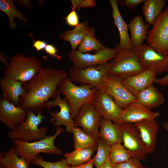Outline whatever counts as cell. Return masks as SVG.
<instances>
[{"label": "cell", "mask_w": 168, "mask_h": 168, "mask_svg": "<svg viewBox=\"0 0 168 168\" xmlns=\"http://www.w3.org/2000/svg\"><path fill=\"white\" fill-rule=\"evenodd\" d=\"M68 75L60 69L42 68L30 80L23 84L25 92L18 105L36 114L42 112L49 99L55 97L60 83Z\"/></svg>", "instance_id": "cell-1"}, {"label": "cell", "mask_w": 168, "mask_h": 168, "mask_svg": "<svg viewBox=\"0 0 168 168\" xmlns=\"http://www.w3.org/2000/svg\"><path fill=\"white\" fill-rule=\"evenodd\" d=\"M96 89V88L88 84L77 86L67 77L60 83L58 92L67 100L71 116L74 120L82 106L92 104Z\"/></svg>", "instance_id": "cell-2"}, {"label": "cell", "mask_w": 168, "mask_h": 168, "mask_svg": "<svg viewBox=\"0 0 168 168\" xmlns=\"http://www.w3.org/2000/svg\"><path fill=\"white\" fill-rule=\"evenodd\" d=\"M64 131L61 127L57 128L55 133L52 136H46L39 140L25 142L18 140H12L16 154L24 158L30 165L32 160L40 153L46 154L60 155L63 152L54 144L57 137Z\"/></svg>", "instance_id": "cell-3"}, {"label": "cell", "mask_w": 168, "mask_h": 168, "mask_svg": "<svg viewBox=\"0 0 168 168\" xmlns=\"http://www.w3.org/2000/svg\"><path fill=\"white\" fill-rule=\"evenodd\" d=\"M43 68L41 61L35 56H26L18 53L10 58L3 72V77L20 81L23 84L30 80Z\"/></svg>", "instance_id": "cell-4"}, {"label": "cell", "mask_w": 168, "mask_h": 168, "mask_svg": "<svg viewBox=\"0 0 168 168\" xmlns=\"http://www.w3.org/2000/svg\"><path fill=\"white\" fill-rule=\"evenodd\" d=\"M44 119L42 112L36 114L27 110L25 120L11 130L7 133V136L12 140H18L25 142L42 139L47 136V128L45 126L39 127Z\"/></svg>", "instance_id": "cell-5"}, {"label": "cell", "mask_w": 168, "mask_h": 168, "mask_svg": "<svg viewBox=\"0 0 168 168\" xmlns=\"http://www.w3.org/2000/svg\"><path fill=\"white\" fill-rule=\"evenodd\" d=\"M115 57L109 63L108 74L122 79L136 74L145 69L140 63L137 55L133 50L119 48Z\"/></svg>", "instance_id": "cell-6"}, {"label": "cell", "mask_w": 168, "mask_h": 168, "mask_svg": "<svg viewBox=\"0 0 168 168\" xmlns=\"http://www.w3.org/2000/svg\"><path fill=\"white\" fill-rule=\"evenodd\" d=\"M146 39L148 44L156 52L168 56V5L156 18Z\"/></svg>", "instance_id": "cell-7"}, {"label": "cell", "mask_w": 168, "mask_h": 168, "mask_svg": "<svg viewBox=\"0 0 168 168\" xmlns=\"http://www.w3.org/2000/svg\"><path fill=\"white\" fill-rule=\"evenodd\" d=\"M109 63L85 68L73 66L69 69L68 77L73 82L88 84L102 89L108 75Z\"/></svg>", "instance_id": "cell-8"}, {"label": "cell", "mask_w": 168, "mask_h": 168, "mask_svg": "<svg viewBox=\"0 0 168 168\" xmlns=\"http://www.w3.org/2000/svg\"><path fill=\"white\" fill-rule=\"evenodd\" d=\"M48 109L51 118L50 122L57 127L61 125L66 127L68 132L72 133L73 128L77 127L71 114L70 108L65 97L62 99L58 91L53 100L48 101L45 105Z\"/></svg>", "instance_id": "cell-9"}, {"label": "cell", "mask_w": 168, "mask_h": 168, "mask_svg": "<svg viewBox=\"0 0 168 168\" xmlns=\"http://www.w3.org/2000/svg\"><path fill=\"white\" fill-rule=\"evenodd\" d=\"M117 49L107 48L96 52L94 54L83 53L77 50H72L68 57L74 66L80 68L93 67L105 64L115 56Z\"/></svg>", "instance_id": "cell-10"}, {"label": "cell", "mask_w": 168, "mask_h": 168, "mask_svg": "<svg viewBox=\"0 0 168 168\" xmlns=\"http://www.w3.org/2000/svg\"><path fill=\"white\" fill-rule=\"evenodd\" d=\"M138 61L145 69L157 74L168 72V58L156 52L148 44H142L133 48Z\"/></svg>", "instance_id": "cell-11"}, {"label": "cell", "mask_w": 168, "mask_h": 168, "mask_svg": "<svg viewBox=\"0 0 168 168\" xmlns=\"http://www.w3.org/2000/svg\"><path fill=\"white\" fill-rule=\"evenodd\" d=\"M119 126L123 135V145L131 157L139 161L146 159L148 153L135 125L123 123Z\"/></svg>", "instance_id": "cell-12"}, {"label": "cell", "mask_w": 168, "mask_h": 168, "mask_svg": "<svg viewBox=\"0 0 168 168\" xmlns=\"http://www.w3.org/2000/svg\"><path fill=\"white\" fill-rule=\"evenodd\" d=\"M113 97L104 90L96 88L92 104L101 117L121 124L120 118L122 109Z\"/></svg>", "instance_id": "cell-13"}, {"label": "cell", "mask_w": 168, "mask_h": 168, "mask_svg": "<svg viewBox=\"0 0 168 168\" xmlns=\"http://www.w3.org/2000/svg\"><path fill=\"white\" fill-rule=\"evenodd\" d=\"M101 117L92 104L82 106L74 119L86 133L96 140L99 138V128Z\"/></svg>", "instance_id": "cell-14"}, {"label": "cell", "mask_w": 168, "mask_h": 168, "mask_svg": "<svg viewBox=\"0 0 168 168\" xmlns=\"http://www.w3.org/2000/svg\"><path fill=\"white\" fill-rule=\"evenodd\" d=\"M102 89L111 96L122 109L130 103L136 101L135 96L124 85L122 78L118 77L108 74L104 80Z\"/></svg>", "instance_id": "cell-15"}, {"label": "cell", "mask_w": 168, "mask_h": 168, "mask_svg": "<svg viewBox=\"0 0 168 168\" xmlns=\"http://www.w3.org/2000/svg\"><path fill=\"white\" fill-rule=\"evenodd\" d=\"M27 110L4 98L0 99V121L11 130L19 125L25 119Z\"/></svg>", "instance_id": "cell-16"}, {"label": "cell", "mask_w": 168, "mask_h": 168, "mask_svg": "<svg viewBox=\"0 0 168 168\" xmlns=\"http://www.w3.org/2000/svg\"><path fill=\"white\" fill-rule=\"evenodd\" d=\"M159 113L154 112L136 101L122 109L120 118L121 124H135L147 119H155Z\"/></svg>", "instance_id": "cell-17"}, {"label": "cell", "mask_w": 168, "mask_h": 168, "mask_svg": "<svg viewBox=\"0 0 168 168\" xmlns=\"http://www.w3.org/2000/svg\"><path fill=\"white\" fill-rule=\"evenodd\" d=\"M157 73L145 70L136 74L122 79L123 84L128 91L135 96L138 93L154 83Z\"/></svg>", "instance_id": "cell-18"}, {"label": "cell", "mask_w": 168, "mask_h": 168, "mask_svg": "<svg viewBox=\"0 0 168 168\" xmlns=\"http://www.w3.org/2000/svg\"><path fill=\"white\" fill-rule=\"evenodd\" d=\"M134 124L139 131L148 154L154 152L156 146L157 135L159 129L156 121L155 119H147Z\"/></svg>", "instance_id": "cell-19"}, {"label": "cell", "mask_w": 168, "mask_h": 168, "mask_svg": "<svg viewBox=\"0 0 168 168\" xmlns=\"http://www.w3.org/2000/svg\"><path fill=\"white\" fill-rule=\"evenodd\" d=\"M114 22L118 30L120 40L118 47L120 49L133 50V47L128 32V25L123 20L120 12L116 0H110Z\"/></svg>", "instance_id": "cell-20"}, {"label": "cell", "mask_w": 168, "mask_h": 168, "mask_svg": "<svg viewBox=\"0 0 168 168\" xmlns=\"http://www.w3.org/2000/svg\"><path fill=\"white\" fill-rule=\"evenodd\" d=\"M99 137L111 146L123 143V135L119 125L101 117L100 125Z\"/></svg>", "instance_id": "cell-21"}, {"label": "cell", "mask_w": 168, "mask_h": 168, "mask_svg": "<svg viewBox=\"0 0 168 168\" xmlns=\"http://www.w3.org/2000/svg\"><path fill=\"white\" fill-rule=\"evenodd\" d=\"M23 84L20 81L3 77L0 80L2 96L15 105H18L20 97L25 92Z\"/></svg>", "instance_id": "cell-22"}, {"label": "cell", "mask_w": 168, "mask_h": 168, "mask_svg": "<svg viewBox=\"0 0 168 168\" xmlns=\"http://www.w3.org/2000/svg\"><path fill=\"white\" fill-rule=\"evenodd\" d=\"M135 96L136 102L150 110L161 105L165 101L163 95L153 85L139 92Z\"/></svg>", "instance_id": "cell-23"}, {"label": "cell", "mask_w": 168, "mask_h": 168, "mask_svg": "<svg viewBox=\"0 0 168 168\" xmlns=\"http://www.w3.org/2000/svg\"><path fill=\"white\" fill-rule=\"evenodd\" d=\"M128 25L133 48L142 44L147 39L149 25L145 23L142 16L137 15L131 18Z\"/></svg>", "instance_id": "cell-24"}, {"label": "cell", "mask_w": 168, "mask_h": 168, "mask_svg": "<svg viewBox=\"0 0 168 168\" xmlns=\"http://www.w3.org/2000/svg\"><path fill=\"white\" fill-rule=\"evenodd\" d=\"M90 28L88 21L86 20L79 23L72 30L64 31L58 37L61 40L69 42L72 50H75L88 32Z\"/></svg>", "instance_id": "cell-25"}, {"label": "cell", "mask_w": 168, "mask_h": 168, "mask_svg": "<svg viewBox=\"0 0 168 168\" xmlns=\"http://www.w3.org/2000/svg\"><path fill=\"white\" fill-rule=\"evenodd\" d=\"M0 165L6 168H30L27 161L16 154L13 144L8 150L0 153Z\"/></svg>", "instance_id": "cell-26"}, {"label": "cell", "mask_w": 168, "mask_h": 168, "mask_svg": "<svg viewBox=\"0 0 168 168\" xmlns=\"http://www.w3.org/2000/svg\"><path fill=\"white\" fill-rule=\"evenodd\" d=\"M166 0H145L142 7L145 20L149 26L153 25L157 17L163 11Z\"/></svg>", "instance_id": "cell-27"}, {"label": "cell", "mask_w": 168, "mask_h": 168, "mask_svg": "<svg viewBox=\"0 0 168 168\" xmlns=\"http://www.w3.org/2000/svg\"><path fill=\"white\" fill-rule=\"evenodd\" d=\"M94 150L91 148L74 149L71 152L64 153L63 156L69 166L79 165L89 161L91 159Z\"/></svg>", "instance_id": "cell-28"}, {"label": "cell", "mask_w": 168, "mask_h": 168, "mask_svg": "<svg viewBox=\"0 0 168 168\" xmlns=\"http://www.w3.org/2000/svg\"><path fill=\"white\" fill-rule=\"evenodd\" d=\"M72 133L73 135L74 149L91 148L94 150L97 149L96 140L83 130L76 127L73 128Z\"/></svg>", "instance_id": "cell-29"}, {"label": "cell", "mask_w": 168, "mask_h": 168, "mask_svg": "<svg viewBox=\"0 0 168 168\" xmlns=\"http://www.w3.org/2000/svg\"><path fill=\"white\" fill-rule=\"evenodd\" d=\"M0 10L4 12L9 19V26L11 28L14 29L17 27L16 24L14 21L16 18L19 19L22 24L23 21L27 24L28 20L23 14L19 11L14 6L13 2L11 0H0Z\"/></svg>", "instance_id": "cell-30"}, {"label": "cell", "mask_w": 168, "mask_h": 168, "mask_svg": "<svg viewBox=\"0 0 168 168\" xmlns=\"http://www.w3.org/2000/svg\"><path fill=\"white\" fill-rule=\"evenodd\" d=\"M95 31L93 27L90 26L89 31L78 47V51L83 53L93 50L97 52L106 48L95 37Z\"/></svg>", "instance_id": "cell-31"}, {"label": "cell", "mask_w": 168, "mask_h": 168, "mask_svg": "<svg viewBox=\"0 0 168 168\" xmlns=\"http://www.w3.org/2000/svg\"><path fill=\"white\" fill-rule=\"evenodd\" d=\"M96 141L97 152L93 158V164L96 168H100L105 164L109 156L111 146L100 137Z\"/></svg>", "instance_id": "cell-32"}, {"label": "cell", "mask_w": 168, "mask_h": 168, "mask_svg": "<svg viewBox=\"0 0 168 168\" xmlns=\"http://www.w3.org/2000/svg\"><path fill=\"white\" fill-rule=\"evenodd\" d=\"M109 157L112 162L117 164L127 161L131 156L124 145L119 143L111 146Z\"/></svg>", "instance_id": "cell-33"}, {"label": "cell", "mask_w": 168, "mask_h": 168, "mask_svg": "<svg viewBox=\"0 0 168 168\" xmlns=\"http://www.w3.org/2000/svg\"><path fill=\"white\" fill-rule=\"evenodd\" d=\"M31 164L43 168H68L69 166L65 158L52 162L45 161L43 156L39 155L33 159Z\"/></svg>", "instance_id": "cell-34"}, {"label": "cell", "mask_w": 168, "mask_h": 168, "mask_svg": "<svg viewBox=\"0 0 168 168\" xmlns=\"http://www.w3.org/2000/svg\"><path fill=\"white\" fill-rule=\"evenodd\" d=\"M72 8L79 11L81 8L94 7L96 5L94 0H71Z\"/></svg>", "instance_id": "cell-35"}, {"label": "cell", "mask_w": 168, "mask_h": 168, "mask_svg": "<svg viewBox=\"0 0 168 168\" xmlns=\"http://www.w3.org/2000/svg\"><path fill=\"white\" fill-rule=\"evenodd\" d=\"M139 161L131 157L126 162L114 164V168H142L143 166Z\"/></svg>", "instance_id": "cell-36"}, {"label": "cell", "mask_w": 168, "mask_h": 168, "mask_svg": "<svg viewBox=\"0 0 168 168\" xmlns=\"http://www.w3.org/2000/svg\"><path fill=\"white\" fill-rule=\"evenodd\" d=\"M72 11L65 17L67 24L69 26L76 27L79 23V18L75 10L72 8Z\"/></svg>", "instance_id": "cell-37"}, {"label": "cell", "mask_w": 168, "mask_h": 168, "mask_svg": "<svg viewBox=\"0 0 168 168\" xmlns=\"http://www.w3.org/2000/svg\"><path fill=\"white\" fill-rule=\"evenodd\" d=\"M145 0H118V3L128 8L133 9Z\"/></svg>", "instance_id": "cell-38"}, {"label": "cell", "mask_w": 168, "mask_h": 168, "mask_svg": "<svg viewBox=\"0 0 168 168\" xmlns=\"http://www.w3.org/2000/svg\"><path fill=\"white\" fill-rule=\"evenodd\" d=\"M44 50L45 52L49 56L54 57L58 60H61L63 57L58 55L57 53L58 50L54 45L51 44H48Z\"/></svg>", "instance_id": "cell-39"}, {"label": "cell", "mask_w": 168, "mask_h": 168, "mask_svg": "<svg viewBox=\"0 0 168 168\" xmlns=\"http://www.w3.org/2000/svg\"><path fill=\"white\" fill-rule=\"evenodd\" d=\"M47 43L44 41L34 40L33 42V46L37 51H40L45 49Z\"/></svg>", "instance_id": "cell-40"}, {"label": "cell", "mask_w": 168, "mask_h": 168, "mask_svg": "<svg viewBox=\"0 0 168 168\" xmlns=\"http://www.w3.org/2000/svg\"><path fill=\"white\" fill-rule=\"evenodd\" d=\"M154 83H156L163 86H168V74L162 77L156 78Z\"/></svg>", "instance_id": "cell-41"}, {"label": "cell", "mask_w": 168, "mask_h": 168, "mask_svg": "<svg viewBox=\"0 0 168 168\" xmlns=\"http://www.w3.org/2000/svg\"><path fill=\"white\" fill-rule=\"evenodd\" d=\"M93 158L88 162L84 164L75 166H69L68 168H93Z\"/></svg>", "instance_id": "cell-42"}, {"label": "cell", "mask_w": 168, "mask_h": 168, "mask_svg": "<svg viewBox=\"0 0 168 168\" xmlns=\"http://www.w3.org/2000/svg\"><path fill=\"white\" fill-rule=\"evenodd\" d=\"M100 168H114V164L110 160L109 156L105 164Z\"/></svg>", "instance_id": "cell-43"}, {"label": "cell", "mask_w": 168, "mask_h": 168, "mask_svg": "<svg viewBox=\"0 0 168 168\" xmlns=\"http://www.w3.org/2000/svg\"><path fill=\"white\" fill-rule=\"evenodd\" d=\"M10 58H7L5 55L2 53H0V60L2 63H3L6 66L7 65L8 63L7 62V61Z\"/></svg>", "instance_id": "cell-44"}, {"label": "cell", "mask_w": 168, "mask_h": 168, "mask_svg": "<svg viewBox=\"0 0 168 168\" xmlns=\"http://www.w3.org/2000/svg\"><path fill=\"white\" fill-rule=\"evenodd\" d=\"M162 126L164 129L168 132V121L164 122Z\"/></svg>", "instance_id": "cell-45"}, {"label": "cell", "mask_w": 168, "mask_h": 168, "mask_svg": "<svg viewBox=\"0 0 168 168\" xmlns=\"http://www.w3.org/2000/svg\"><path fill=\"white\" fill-rule=\"evenodd\" d=\"M0 168H6L4 166H2L0 165Z\"/></svg>", "instance_id": "cell-46"}, {"label": "cell", "mask_w": 168, "mask_h": 168, "mask_svg": "<svg viewBox=\"0 0 168 168\" xmlns=\"http://www.w3.org/2000/svg\"><path fill=\"white\" fill-rule=\"evenodd\" d=\"M142 168H150V167H146V166H143Z\"/></svg>", "instance_id": "cell-47"}, {"label": "cell", "mask_w": 168, "mask_h": 168, "mask_svg": "<svg viewBox=\"0 0 168 168\" xmlns=\"http://www.w3.org/2000/svg\"></svg>", "instance_id": "cell-48"}]
</instances>
